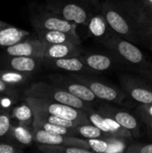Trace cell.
<instances>
[{
	"mask_svg": "<svg viewBox=\"0 0 152 153\" xmlns=\"http://www.w3.org/2000/svg\"><path fill=\"white\" fill-rule=\"evenodd\" d=\"M76 135H80L85 139H107L111 136L104 132H102L99 128L95 126L92 124H82L79 125L74 128Z\"/></svg>",
	"mask_w": 152,
	"mask_h": 153,
	"instance_id": "cell-27",
	"label": "cell"
},
{
	"mask_svg": "<svg viewBox=\"0 0 152 153\" xmlns=\"http://www.w3.org/2000/svg\"><path fill=\"white\" fill-rule=\"evenodd\" d=\"M134 114L141 120L142 124L145 125L147 130L152 135V116L149 115L148 113H146V112H144L139 108H136L134 110Z\"/></svg>",
	"mask_w": 152,
	"mask_h": 153,
	"instance_id": "cell-32",
	"label": "cell"
},
{
	"mask_svg": "<svg viewBox=\"0 0 152 153\" xmlns=\"http://www.w3.org/2000/svg\"><path fill=\"white\" fill-rule=\"evenodd\" d=\"M24 97H31L38 99H44L54 102L71 106L83 111H88L93 108V105L84 102L83 100L72 95L65 90L45 82H39L33 83L29 89L24 91Z\"/></svg>",
	"mask_w": 152,
	"mask_h": 153,
	"instance_id": "cell-4",
	"label": "cell"
},
{
	"mask_svg": "<svg viewBox=\"0 0 152 153\" xmlns=\"http://www.w3.org/2000/svg\"><path fill=\"white\" fill-rule=\"evenodd\" d=\"M30 22L34 30H60L73 36H79L77 33L78 26L75 23L46 8L31 13Z\"/></svg>",
	"mask_w": 152,
	"mask_h": 153,
	"instance_id": "cell-7",
	"label": "cell"
},
{
	"mask_svg": "<svg viewBox=\"0 0 152 153\" xmlns=\"http://www.w3.org/2000/svg\"><path fill=\"white\" fill-rule=\"evenodd\" d=\"M93 71L99 73L125 68L123 61L113 52H84L79 56Z\"/></svg>",
	"mask_w": 152,
	"mask_h": 153,
	"instance_id": "cell-11",
	"label": "cell"
},
{
	"mask_svg": "<svg viewBox=\"0 0 152 153\" xmlns=\"http://www.w3.org/2000/svg\"><path fill=\"white\" fill-rule=\"evenodd\" d=\"M24 102L29 104L31 108H39L48 114L67 120L74 121L81 125L91 124L85 111L71 106H67L65 104L54 102L44 99H38V98H31V97H24Z\"/></svg>",
	"mask_w": 152,
	"mask_h": 153,
	"instance_id": "cell-6",
	"label": "cell"
},
{
	"mask_svg": "<svg viewBox=\"0 0 152 153\" xmlns=\"http://www.w3.org/2000/svg\"><path fill=\"white\" fill-rule=\"evenodd\" d=\"M32 126L38 127L39 129H42L46 132H48L50 134H62V135H68V136H76V133L74 128H67L53 124H49L44 120H41L38 118L37 117H34L33 124Z\"/></svg>",
	"mask_w": 152,
	"mask_h": 153,
	"instance_id": "cell-24",
	"label": "cell"
},
{
	"mask_svg": "<svg viewBox=\"0 0 152 153\" xmlns=\"http://www.w3.org/2000/svg\"><path fill=\"white\" fill-rule=\"evenodd\" d=\"M0 95H2V94L0 93ZM0 103H1V96H0Z\"/></svg>",
	"mask_w": 152,
	"mask_h": 153,
	"instance_id": "cell-37",
	"label": "cell"
},
{
	"mask_svg": "<svg viewBox=\"0 0 152 153\" xmlns=\"http://www.w3.org/2000/svg\"><path fill=\"white\" fill-rule=\"evenodd\" d=\"M120 87L126 95L137 103L152 104V84L142 76L122 74L118 76Z\"/></svg>",
	"mask_w": 152,
	"mask_h": 153,
	"instance_id": "cell-8",
	"label": "cell"
},
{
	"mask_svg": "<svg viewBox=\"0 0 152 153\" xmlns=\"http://www.w3.org/2000/svg\"><path fill=\"white\" fill-rule=\"evenodd\" d=\"M101 12L110 29L138 46H150L152 31L147 26L137 0H106Z\"/></svg>",
	"mask_w": 152,
	"mask_h": 153,
	"instance_id": "cell-1",
	"label": "cell"
},
{
	"mask_svg": "<svg viewBox=\"0 0 152 153\" xmlns=\"http://www.w3.org/2000/svg\"><path fill=\"white\" fill-rule=\"evenodd\" d=\"M8 142H11L22 149L31 145L33 143H35L32 126L12 123Z\"/></svg>",
	"mask_w": 152,
	"mask_h": 153,
	"instance_id": "cell-20",
	"label": "cell"
},
{
	"mask_svg": "<svg viewBox=\"0 0 152 153\" xmlns=\"http://www.w3.org/2000/svg\"><path fill=\"white\" fill-rule=\"evenodd\" d=\"M37 148L43 153H94L90 149H84L67 145H52L37 143Z\"/></svg>",
	"mask_w": 152,
	"mask_h": 153,
	"instance_id": "cell-26",
	"label": "cell"
},
{
	"mask_svg": "<svg viewBox=\"0 0 152 153\" xmlns=\"http://www.w3.org/2000/svg\"><path fill=\"white\" fill-rule=\"evenodd\" d=\"M125 152L126 153H152V143H135L127 146Z\"/></svg>",
	"mask_w": 152,
	"mask_h": 153,
	"instance_id": "cell-30",
	"label": "cell"
},
{
	"mask_svg": "<svg viewBox=\"0 0 152 153\" xmlns=\"http://www.w3.org/2000/svg\"><path fill=\"white\" fill-rule=\"evenodd\" d=\"M98 41L116 55L127 68L135 72L152 84V63L146 57L138 45L123 39L113 30Z\"/></svg>",
	"mask_w": 152,
	"mask_h": 153,
	"instance_id": "cell-2",
	"label": "cell"
},
{
	"mask_svg": "<svg viewBox=\"0 0 152 153\" xmlns=\"http://www.w3.org/2000/svg\"><path fill=\"white\" fill-rule=\"evenodd\" d=\"M24 149L17 146L16 144L0 139V153H22Z\"/></svg>",
	"mask_w": 152,
	"mask_h": 153,
	"instance_id": "cell-31",
	"label": "cell"
},
{
	"mask_svg": "<svg viewBox=\"0 0 152 153\" xmlns=\"http://www.w3.org/2000/svg\"><path fill=\"white\" fill-rule=\"evenodd\" d=\"M30 38L27 30L0 21V47L5 48Z\"/></svg>",
	"mask_w": 152,
	"mask_h": 153,
	"instance_id": "cell-18",
	"label": "cell"
},
{
	"mask_svg": "<svg viewBox=\"0 0 152 153\" xmlns=\"http://www.w3.org/2000/svg\"><path fill=\"white\" fill-rule=\"evenodd\" d=\"M37 38L46 44H62L72 43L76 45L82 44L80 36H73L65 31L60 30H35Z\"/></svg>",
	"mask_w": 152,
	"mask_h": 153,
	"instance_id": "cell-19",
	"label": "cell"
},
{
	"mask_svg": "<svg viewBox=\"0 0 152 153\" xmlns=\"http://www.w3.org/2000/svg\"><path fill=\"white\" fill-rule=\"evenodd\" d=\"M128 140H130V138L111 135L107 139H88L87 141L94 152L122 153L125 152L128 146Z\"/></svg>",
	"mask_w": 152,
	"mask_h": 153,
	"instance_id": "cell-16",
	"label": "cell"
},
{
	"mask_svg": "<svg viewBox=\"0 0 152 153\" xmlns=\"http://www.w3.org/2000/svg\"><path fill=\"white\" fill-rule=\"evenodd\" d=\"M45 8L77 26L85 27L93 14L101 12V3L99 0H47Z\"/></svg>",
	"mask_w": 152,
	"mask_h": 153,
	"instance_id": "cell-3",
	"label": "cell"
},
{
	"mask_svg": "<svg viewBox=\"0 0 152 153\" xmlns=\"http://www.w3.org/2000/svg\"><path fill=\"white\" fill-rule=\"evenodd\" d=\"M75 80L88 86L91 91L102 101L123 104L128 97L122 88L117 87L108 82L96 77V75L85 74H68Z\"/></svg>",
	"mask_w": 152,
	"mask_h": 153,
	"instance_id": "cell-5",
	"label": "cell"
},
{
	"mask_svg": "<svg viewBox=\"0 0 152 153\" xmlns=\"http://www.w3.org/2000/svg\"><path fill=\"white\" fill-rule=\"evenodd\" d=\"M140 5L142 6H148V5H151L152 0H137Z\"/></svg>",
	"mask_w": 152,
	"mask_h": 153,
	"instance_id": "cell-35",
	"label": "cell"
},
{
	"mask_svg": "<svg viewBox=\"0 0 152 153\" xmlns=\"http://www.w3.org/2000/svg\"><path fill=\"white\" fill-rule=\"evenodd\" d=\"M42 65L50 69L65 71L68 74H85L97 75L98 73L86 65L79 56L65 58H42Z\"/></svg>",
	"mask_w": 152,
	"mask_h": 153,
	"instance_id": "cell-13",
	"label": "cell"
},
{
	"mask_svg": "<svg viewBox=\"0 0 152 153\" xmlns=\"http://www.w3.org/2000/svg\"><path fill=\"white\" fill-rule=\"evenodd\" d=\"M10 112L12 123L32 126L34 120V113L31 107L26 102L10 109Z\"/></svg>",
	"mask_w": 152,
	"mask_h": 153,
	"instance_id": "cell-22",
	"label": "cell"
},
{
	"mask_svg": "<svg viewBox=\"0 0 152 153\" xmlns=\"http://www.w3.org/2000/svg\"><path fill=\"white\" fill-rule=\"evenodd\" d=\"M12 127L11 112L9 109H0V139L8 141Z\"/></svg>",
	"mask_w": 152,
	"mask_h": 153,
	"instance_id": "cell-28",
	"label": "cell"
},
{
	"mask_svg": "<svg viewBox=\"0 0 152 153\" xmlns=\"http://www.w3.org/2000/svg\"><path fill=\"white\" fill-rule=\"evenodd\" d=\"M0 78L6 83L14 87H20L27 84L31 79V74L18 72L9 69L0 70Z\"/></svg>",
	"mask_w": 152,
	"mask_h": 153,
	"instance_id": "cell-23",
	"label": "cell"
},
{
	"mask_svg": "<svg viewBox=\"0 0 152 153\" xmlns=\"http://www.w3.org/2000/svg\"><path fill=\"white\" fill-rule=\"evenodd\" d=\"M85 28L88 34L96 39L97 40L105 38L112 31L102 12H99L93 14L90 18Z\"/></svg>",
	"mask_w": 152,
	"mask_h": 153,
	"instance_id": "cell-21",
	"label": "cell"
},
{
	"mask_svg": "<svg viewBox=\"0 0 152 153\" xmlns=\"http://www.w3.org/2000/svg\"><path fill=\"white\" fill-rule=\"evenodd\" d=\"M34 113V117H37L38 118L44 120L49 124H53V125H56V126H64V127H67V128H75L76 126H78L79 123H76L74 121H71V120H67L51 114H48L45 111H42L39 108H31Z\"/></svg>",
	"mask_w": 152,
	"mask_h": 153,
	"instance_id": "cell-25",
	"label": "cell"
},
{
	"mask_svg": "<svg viewBox=\"0 0 152 153\" xmlns=\"http://www.w3.org/2000/svg\"><path fill=\"white\" fill-rule=\"evenodd\" d=\"M0 93L4 96L8 97L13 101H17V100L19 99V91L17 90V87L6 83L1 78H0Z\"/></svg>",
	"mask_w": 152,
	"mask_h": 153,
	"instance_id": "cell-29",
	"label": "cell"
},
{
	"mask_svg": "<svg viewBox=\"0 0 152 153\" xmlns=\"http://www.w3.org/2000/svg\"><path fill=\"white\" fill-rule=\"evenodd\" d=\"M83 53L81 45L72 43L62 44H46L43 53V58H65L80 56Z\"/></svg>",
	"mask_w": 152,
	"mask_h": 153,
	"instance_id": "cell-17",
	"label": "cell"
},
{
	"mask_svg": "<svg viewBox=\"0 0 152 153\" xmlns=\"http://www.w3.org/2000/svg\"><path fill=\"white\" fill-rule=\"evenodd\" d=\"M33 138L36 143L52 144V145H67L84 149H90L87 140L78 138L76 136H68L62 134H55L46 132L38 127L32 126ZM91 150V149H90Z\"/></svg>",
	"mask_w": 152,
	"mask_h": 153,
	"instance_id": "cell-12",
	"label": "cell"
},
{
	"mask_svg": "<svg viewBox=\"0 0 152 153\" xmlns=\"http://www.w3.org/2000/svg\"><path fill=\"white\" fill-rule=\"evenodd\" d=\"M47 78L51 83L65 90L84 102L91 105H99L102 102V100H100L88 86L75 80L68 74H54L48 75Z\"/></svg>",
	"mask_w": 152,
	"mask_h": 153,
	"instance_id": "cell-9",
	"label": "cell"
},
{
	"mask_svg": "<svg viewBox=\"0 0 152 153\" xmlns=\"http://www.w3.org/2000/svg\"><path fill=\"white\" fill-rule=\"evenodd\" d=\"M149 48L151 49V53H152V33H151V40H150V46H149Z\"/></svg>",
	"mask_w": 152,
	"mask_h": 153,
	"instance_id": "cell-36",
	"label": "cell"
},
{
	"mask_svg": "<svg viewBox=\"0 0 152 153\" xmlns=\"http://www.w3.org/2000/svg\"><path fill=\"white\" fill-rule=\"evenodd\" d=\"M0 64L3 69L14 70L18 72L33 74L38 71L42 65V58L23 56H11L8 54L0 56Z\"/></svg>",
	"mask_w": 152,
	"mask_h": 153,
	"instance_id": "cell-14",
	"label": "cell"
},
{
	"mask_svg": "<svg viewBox=\"0 0 152 153\" xmlns=\"http://www.w3.org/2000/svg\"><path fill=\"white\" fill-rule=\"evenodd\" d=\"M140 8H141V11H142L143 19H144L147 26L150 28V30L152 31V4L151 5H148V6L140 5Z\"/></svg>",
	"mask_w": 152,
	"mask_h": 153,
	"instance_id": "cell-33",
	"label": "cell"
},
{
	"mask_svg": "<svg viewBox=\"0 0 152 153\" xmlns=\"http://www.w3.org/2000/svg\"><path fill=\"white\" fill-rule=\"evenodd\" d=\"M45 43L38 38H28L13 46L4 48L6 54L11 56H23L43 58Z\"/></svg>",
	"mask_w": 152,
	"mask_h": 153,
	"instance_id": "cell-15",
	"label": "cell"
},
{
	"mask_svg": "<svg viewBox=\"0 0 152 153\" xmlns=\"http://www.w3.org/2000/svg\"><path fill=\"white\" fill-rule=\"evenodd\" d=\"M102 116L110 117L116 121L123 127L130 131L134 138L141 136V120L136 117L135 114H132L121 108H117L108 102L102 101L98 105L96 109Z\"/></svg>",
	"mask_w": 152,
	"mask_h": 153,
	"instance_id": "cell-10",
	"label": "cell"
},
{
	"mask_svg": "<svg viewBox=\"0 0 152 153\" xmlns=\"http://www.w3.org/2000/svg\"><path fill=\"white\" fill-rule=\"evenodd\" d=\"M137 108L148 113L149 115L152 116V104H150V105H144V104H140L139 107H137Z\"/></svg>",
	"mask_w": 152,
	"mask_h": 153,
	"instance_id": "cell-34",
	"label": "cell"
}]
</instances>
